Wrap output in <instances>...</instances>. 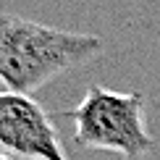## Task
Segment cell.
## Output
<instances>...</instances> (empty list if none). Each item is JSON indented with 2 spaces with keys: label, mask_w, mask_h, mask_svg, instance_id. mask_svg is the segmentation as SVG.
I'll return each instance as SVG.
<instances>
[{
  "label": "cell",
  "mask_w": 160,
  "mask_h": 160,
  "mask_svg": "<svg viewBox=\"0 0 160 160\" xmlns=\"http://www.w3.org/2000/svg\"><path fill=\"white\" fill-rule=\"evenodd\" d=\"M105 42L95 34L0 13V82L18 95L42 89L68 68L97 58Z\"/></svg>",
  "instance_id": "obj_1"
},
{
  "label": "cell",
  "mask_w": 160,
  "mask_h": 160,
  "mask_svg": "<svg viewBox=\"0 0 160 160\" xmlns=\"http://www.w3.org/2000/svg\"><path fill=\"white\" fill-rule=\"evenodd\" d=\"M61 116L74 121V144L82 150H108L126 160H139L155 150V139L144 123L142 92H116L89 84L82 102Z\"/></svg>",
  "instance_id": "obj_2"
},
{
  "label": "cell",
  "mask_w": 160,
  "mask_h": 160,
  "mask_svg": "<svg viewBox=\"0 0 160 160\" xmlns=\"http://www.w3.org/2000/svg\"><path fill=\"white\" fill-rule=\"evenodd\" d=\"M0 150L21 160H71L50 113L11 89L0 92Z\"/></svg>",
  "instance_id": "obj_3"
},
{
  "label": "cell",
  "mask_w": 160,
  "mask_h": 160,
  "mask_svg": "<svg viewBox=\"0 0 160 160\" xmlns=\"http://www.w3.org/2000/svg\"><path fill=\"white\" fill-rule=\"evenodd\" d=\"M0 160H13V158L8 155V152H3V150H0Z\"/></svg>",
  "instance_id": "obj_4"
}]
</instances>
